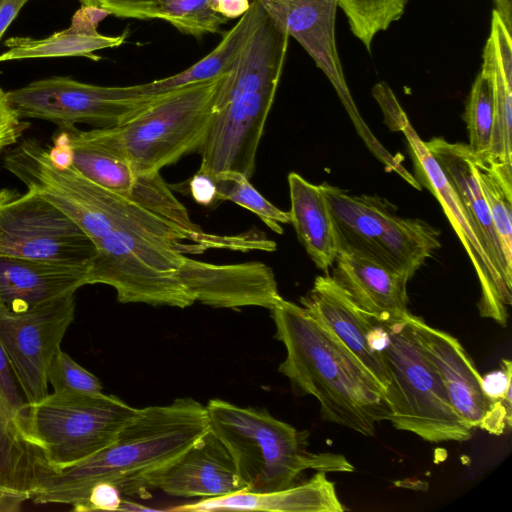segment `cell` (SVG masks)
Segmentation results:
<instances>
[{
	"label": "cell",
	"instance_id": "6da1fadb",
	"mask_svg": "<svg viewBox=\"0 0 512 512\" xmlns=\"http://www.w3.org/2000/svg\"><path fill=\"white\" fill-rule=\"evenodd\" d=\"M208 429L206 408L193 398L139 408L111 444L85 460L53 468L34 453L29 500L64 504L101 481L115 484L122 495L140 492L144 475L175 459Z\"/></svg>",
	"mask_w": 512,
	"mask_h": 512
},
{
	"label": "cell",
	"instance_id": "7a4b0ae2",
	"mask_svg": "<svg viewBox=\"0 0 512 512\" xmlns=\"http://www.w3.org/2000/svg\"><path fill=\"white\" fill-rule=\"evenodd\" d=\"M286 357L279 372L299 395L316 398L321 418L364 436L390 421L384 390L356 357L302 306L282 299L271 310Z\"/></svg>",
	"mask_w": 512,
	"mask_h": 512
},
{
	"label": "cell",
	"instance_id": "3957f363",
	"mask_svg": "<svg viewBox=\"0 0 512 512\" xmlns=\"http://www.w3.org/2000/svg\"><path fill=\"white\" fill-rule=\"evenodd\" d=\"M264 10V9H263ZM289 35L265 11L234 68L224 75L199 151V173L251 178L286 59Z\"/></svg>",
	"mask_w": 512,
	"mask_h": 512
},
{
	"label": "cell",
	"instance_id": "277c9868",
	"mask_svg": "<svg viewBox=\"0 0 512 512\" xmlns=\"http://www.w3.org/2000/svg\"><path fill=\"white\" fill-rule=\"evenodd\" d=\"M224 75L177 87L154 97L124 122L107 128H59L64 136L96 147L140 173H158L200 149Z\"/></svg>",
	"mask_w": 512,
	"mask_h": 512
},
{
	"label": "cell",
	"instance_id": "5b68a950",
	"mask_svg": "<svg viewBox=\"0 0 512 512\" xmlns=\"http://www.w3.org/2000/svg\"><path fill=\"white\" fill-rule=\"evenodd\" d=\"M205 408L209 429L230 452L247 491L289 488L306 470L354 471L342 454L308 451L306 433L265 409L244 408L221 399L210 400Z\"/></svg>",
	"mask_w": 512,
	"mask_h": 512
},
{
	"label": "cell",
	"instance_id": "8992f818",
	"mask_svg": "<svg viewBox=\"0 0 512 512\" xmlns=\"http://www.w3.org/2000/svg\"><path fill=\"white\" fill-rule=\"evenodd\" d=\"M382 322L387 341L381 355L390 380L385 397L390 405L392 425L433 443L470 439L472 429L453 409L417 335L413 315Z\"/></svg>",
	"mask_w": 512,
	"mask_h": 512
},
{
	"label": "cell",
	"instance_id": "52a82bcc",
	"mask_svg": "<svg viewBox=\"0 0 512 512\" xmlns=\"http://www.w3.org/2000/svg\"><path fill=\"white\" fill-rule=\"evenodd\" d=\"M327 201L338 253L361 257L411 278L440 248V231L420 219L403 218L386 199L351 195L319 185Z\"/></svg>",
	"mask_w": 512,
	"mask_h": 512
},
{
	"label": "cell",
	"instance_id": "ba28073f",
	"mask_svg": "<svg viewBox=\"0 0 512 512\" xmlns=\"http://www.w3.org/2000/svg\"><path fill=\"white\" fill-rule=\"evenodd\" d=\"M138 409L103 392H53L38 402H26L18 428L47 465L62 468L111 444Z\"/></svg>",
	"mask_w": 512,
	"mask_h": 512
},
{
	"label": "cell",
	"instance_id": "9c48e42d",
	"mask_svg": "<svg viewBox=\"0 0 512 512\" xmlns=\"http://www.w3.org/2000/svg\"><path fill=\"white\" fill-rule=\"evenodd\" d=\"M87 284L114 288L121 303L185 308L194 301L180 282L177 269L192 246L137 231L112 232L96 244Z\"/></svg>",
	"mask_w": 512,
	"mask_h": 512
},
{
	"label": "cell",
	"instance_id": "30bf717a",
	"mask_svg": "<svg viewBox=\"0 0 512 512\" xmlns=\"http://www.w3.org/2000/svg\"><path fill=\"white\" fill-rule=\"evenodd\" d=\"M95 254L92 239L53 204L0 189V256L89 267Z\"/></svg>",
	"mask_w": 512,
	"mask_h": 512
},
{
	"label": "cell",
	"instance_id": "8fae6325",
	"mask_svg": "<svg viewBox=\"0 0 512 512\" xmlns=\"http://www.w3.org/2000/svg\"><path fill=\"white\" fill-rule=\"evenodd\" d=\"M19 118L45 120L58 127L85 123L116 126L142 109L154 95H144L139 85L100 86L67 76L33 81L6 91Z\"/></svg>",
	"mask_w": 512,
	"mask_h": 512
},
{
	"label": "cell",
	"instance_id": "7c38bea8",
	"mask_svg": "<svg viewBox=\"0 0 512 512\" xmlns=\"http://www.w3.org/2000/svg\"><path fill=\"white\" fill-rule=\"evenodd\" d=\"M3 167L27 191L44 198L75 221L94 243L104 237L110 191L57 162L49 145L25 139L5 153Z\"/></svg>",
	"mask_w": 512,
	"mask_h": 512
},
{
	"label": "cell",
	"instance_id": "4fadbf2b",
	"mask_svg": "<svg viewBox=\"0 0 512 512\" xmlns=\"http://www.w3.org/2000/svg\"><path fill=\"white\" fill-rule=\"evenodd\" d=\"M75 294L11 310L0 306V344L27 403L48 393V366L75 315Z\"/></svg>",
	"mask_w": 512,
	"mask_h": 512
},
{
	"label": "cell",
	"instance_id": "5bb4252c",
	"mask_svg": "<svg viewBox=\"0 0 512 512\" xmlns=\"http://www.w3.org/2000/svg\"><path fill=\"white\" fill-rule=\"evenodd\" d=\"M401 131L409 144L415 179L438 200L471 260L480 284V299L477 304L480 316L493 319L506 327L508 307L512 302V287L496 268L456 192L408 118Z\"/></svg>",
	"mask_w": 512,
	"mask_h": 512
},
{
	"label": "cell",
	"instance_id": "9a60e30c",
	"mask_svg": "<svg viewBox=\"0 0 512 512\" xmlns=\"http://www.w3.org/2000/svg\"><path fill=\"white\" fill-rule=\"evenodd\" d=\"M264 11L293 37L333 85L357 128L365 127L340 62L335 20L337 0H259Z\"/></svg>",
	"mask_w": 512,
	"mask_h": 512
},
{
	"label": "cell",
	"instance_id": "2e32d148",
	"mask_svg": "<svg viewBox=\"0 0 512 512\" xmlns=\"http://www.w3.org/2000/svg\"><path fill=\"white\" fill-rule=\"evenodd\" d=\"M146 488L201 499L246 490L230 452L210 429L175 459L144 475L140 490Z\"/></svg>",
	"mask_w": 512,
	"mask_h": 512
},
{
	"label": "cell",
	"instance_id": "e0dca14e",
	"mask_svg": "<svg viewBox=\"0 0 512 512\" xmlns=\"http://www.w3.org/2000/svg\"><path fill=\"white\" fill-rule=\"evenodd\" d=\"M177 273L194 302L216 308L258 306L271 310L283 299L272 269L257 261L219 265L185 255Z\"/></svg>",
	"mask_w": 512,
	"mask_h": 512
},
{
	"label": "cell",
	"instance_id": "ac0fdd59",
	"mask_svg": "<svg viewBox=\"0 0 512 512\" xmlns=\"http://www.w3.org/2000/svg\"><path fill=\"white\" fill-rule=\"evenodd\" d=\"M300 303L356 357L386 393L389 375L382 355L370 345V315L357 307L327 273L316 277Z\"/></svg>",
	"mask_w": 512,
	"mask_h": 512
},
{
	"label": "cell",
	"instance_id": "d6986e66",
	"mask_svg": "<svg viewBox=\"0 0 512 512\" xmlns=\"http://www.w3.org/2000/svg\"><path fill=\"white\" fill-rule=\"evenodd\" d=\"M413 324L453 409L469 428H479L489 411L490 401L483 392L482 376L473 360L451 334L429 326L414 315Z\"/></svg>",
	"mask_w": 512,
	"mask_h": 512
},
{
	"label": "cell",
	"instance_id": "ffe728a7",
	"mask_svg": "<svg viewBox=\"0 0 512 512\" xmlns=\"http://www.w3.org/2000/svg\"><path fill=\"white\" fill-rule=\"evenodd\" d=\"M87 266L0 256V306L24 309L87 285Z\"/></svg>",
	"mask_w": 512,
	"mask_h": 512
},
{
	"label": "cell",
	"instance_id": "44dd1931",
	"mask_svg": "<svg viewBox=\"0 0 512 512\" xmlns=\"http://www.w3.org/2000/svg\"><path fill=\"white\" fill-rule=\"evenodd\" d=\"M334 263L331 277L362 311L382 321L410 315L407 275L345 253H338Z\"/></svg>",
	"mask_w": 512,
	"mask_h": 512
},
{
	"label": "cell",
	"instance_id": "7402d4cb",
	"mask_svg": "<svg viewBox=\"0 0 512 512\" xmlns=\"http://www.w3.org/2000/svg\"><path fill=\"white\" fill-rule=\"evenodd\" d=\"M424 144L456 192L496 268L512 287V267L503 255L468 144L451 143L441 137H434Z\"/></svg>",
	"mask_w": 512,
	"mask_h": 512
},
{
	"label": "cell",
	"instance_id": "603a6c76",
	"mask_svg": "<svg viewBox=\"0 0 512 512\" xmlns=\"http://www.w3.org/2000/svg\"><path fill=\"white\" fill-rule=\"evenodd\" d=\"M173 511L209 512L226 510L269 512H342L335 483L318 471L310 480L271 492L238 491L226 496L201 499L172 508Z\"/></svg>",
	"mask_w": 512,
	"mask_h": 512
},
{
	"label": "cell",
	"instance_id": "cb8c5ba5",
	"mask_svg": "<svg viewBox=\"0 0 512 512\" xmlns=\"http://www.w3.org/2000/svg\"><path fill=\"white\" fill-rule=\"evenodd\" d=\"M290 223L317 268L327 273L338 255L329 207L320 186L295 172L288 175Z\"/></svg>",
	"mask_w": 512,
	"mask_h": 512
},
{
	"label": "cell",
	"instance_id": "d4e9b609",
	"mask_svg": "<svg viewBox=\"0 0 512 512\" xmlns=\"http://www.w3.org/2000/svg\"><path fill=\"white\" fill-rule=\"evenodd\" d=\"M263 7L259 0H251L249 10L227 31L221 42L206 56L175 75L139 84L144 95H157L171 89L212 80L229 73L236 65L251 35L258 26Z\"/></svg>",
	"mask_w": 512,
	"mask_h": 512
},
{
	"label": "cell",
	"instance_id": "484cf974",
	"mask_svg": "<svg viewBox=\"0 0 512 512\" xmlns=\"http://www.w3.org/2000/svg\"><path fill=\"white\" fill-rule=\"evenodd\" d=\"M127 35V32L119 36H106L99 32L85 34L68 27L45 38L13 36L4 42L8 49L0 54V63L57 57H86L97 61L100 58L94 54L96 51L122 45Z\"/></svg>",
	"mask_w": 512,
	"mask_h": 512
},
{
	"label": "cell",
	"instance_id": "4316f807",
	"mask_svg": "<svg viewBox=\"0 0 512 512\" xmlns=\"http://www.w3.org/2000/svg\"><path fill=\"white\" fill-rule=\"evenodd\" d=\"M482 56L481 71L492 84L495 103L490 149L487 158L483 160L512 168V79L502 73L490 37L485 43Z\"/></svg>",
	"mask_w": 512,
	"mask_h": 512
},
{
	"label": "cell",
	"instance_id": "83f0119b",
	"mask_svg": "<svg viewBox=\"0 0 512 512\" xmlns=\"http://www.w3.org/2000/svg\"><path fill=\"white\" fill-rule=\"evenodd\" d=\"M475 173L507 264L512 267V168L473 155Z\"/></svg>",
	"mask_w": 512,
	"mask_h": 512
},
{
	"label": "cell",
	"instance_id": "f1b7e54d",
	"mask_svg": "<svg viewBox=\"0 0 512 512\" xmlns=\"http://www.w3.org/2000/svg\"><path fill=\"white\" fill-rule=\"evenodd\" d=\"M208 176L214 181L217 201L229 200L246 208L277 234L283 233V224L290 223L289 213L268 201L243 174L226 171Z\"/></svg>",
	"mask_w": 512,
	"mask_h": 512
},
{
	"label": "cell",
	"instance_id": "f546056e",
	"mask_svg": "<svg viewBox=\"0 0 512 512\" xmlns=\"http://www.w3.org/2000/svg\"><path fill=\"white\" fill-rule=\"evenodd\" d=\"M351 32L368 51L374 37L404 14L408 0H337Z\"/></svg>",
	"mask_w": 512,
	"mask_h": 512
},
{
	"label": "cell",
	"instance_id": "4dcf8cb0",
	"mask_svg": "<svg viewBox=\"0 0 512 512\" xmlns=\"http://www.w3.org/2000/svg\"><path fill=\"white\" fill-rule=\"evenodd\" d=\"M157 19L195 38L218 33L228 21L216 11V0H157Z\"/></svg>",
	"mask_w": 512,
	"mask_h": 512
},
{
	"label": "cell",
	"instance_id": "1f68e13d",
	"mask_svg": "<svg viewBox=\"0 0 512 512\" xmlns=\"http://www.w3.org/2000/svg\"><path fill=\"white\" fill-rule=\"evenodd\" d=\"M495 103L492 84L480 71L472 84L464 113L469 143L473 155L486 159L489 153L494 123Z\"/></svg>",
	"mask_w": 512,
	"mask_h": 512
},
{
	"label": "cell",
	"instance_id": "d6a6232c",
	"mask_svg": "<svg viewBox=\"0 0 512 512\" xmlns=\"http://www.w3.org/2000/svg\"><path fill=\"white\" fill-rule=\"evenodd\" d=\"M47 379L53 391L57 393H102V385L98 378L61 349L48 366Z\"/></svg>",
	"mask_w": 512,
	"mask_h": 512
},
{
	"label": "cell",
	"instance_id": "836d02e7",
	"mask_svg": "<svg viewBox=\"0 0 512 512\" xmlns=\"http://www.w3.org/2000/svg\"><path fill=\"white\" fill-rule=\"evenodd\" d=\"M26 401L0 344V410L19 424Z\"/></svg>",
	"mask_w": 512,
	"mask_h": 512
},
{
	"label": "cell",
	"instance_id": "e575fe53",
	"mask_svg": "<svg viewBox=\"0 0 512 512\" xmlns=\"http://www.w3.org/2000/svg\"><path fill=\"white\" fill-rule=\"evenodd\" d=\"M29 123L17 115L11 107L6 91L0 87V154L18 143Z\"/></svg>",
	"mask_w": 512,
	"mask_h": 512
},
{
	"label": "cell",
	"instance_id": "d590c367",
	"mask_svg": "<svg viewBox=\"0 0 512 512\" xmlns=\"http://www.w3.org/2000/svg\"><path fill=\"white\" fill-rule=\"evenodd\" d=\"M100 6L116 17L157 19V0H101Z\"/></svg>",
	"mask_w": 512,
	"mask_h": 512
},
{
	"label": "cell",
	"instance_id": "8d00e7d4",
	"mask_svg": "<svg viewBox=\"0 0 512 512\" xmlns=\"http://www.w3.org/2000/svg\"><path fill=\"white\" fill-rule=\"evenodd\" d=\"M512 364L508 359L501 361V369L482 376V389L489 401L510 400Z\"/></svg>",
	"mask_w": 512,
	"mask_h": 512
},
{
	"label": "cell",
	"instance_id": "74e56055",
	"mask_svg": "<svg viewBox=\"0 0 512 512\" xmlns=\"http://www.w3.org/2000/svg\"><path fill=\"white\" fill-rule=\"evenodd\" d=\"M372 94L383 111L385 123L391 130L400 131L407 115L389 85L386 82L377 83Z\"/></svg>",
	"mask_w": 512,
	"mask_h": 512
},
{
	"label": "cell",
	"instance_id": "f35d334b",
	"mask_svg": "<svg viewBox=\"0 0 512 512\" xmlns=\"http://www.w3.org/2000/svg\"><path fill=\"white\" fill-rule=\"evenodd\" d=\"M108 15L110 12L101 6L81 5L72 16L69 28L85 34L97 33L99 23Z\"/></svg>",
	"mask_w": 512,
	"mask_h": 512
},
{
	"label": "cell",
	"instance_id": "ab89813d",
	"mask_svg": "<svg viewBox=\"0 0 512 512\" xmlns=\"http://www.w3.org/2000/svg\"><path fill=\"white\" fill-rule=\"evenodd\" d=\"M190 192L194 200L201 205H211L217 202L216 187L212 178L197 172L190 181Z\"/></svg>",
	"mask_w": 512,
	"mask_h": 512
},
{
	"label": "cell",
	"instance_id": "60d3db41",
	"mask_svg": "<svg viewBox=\"0 0 512 512\" xmlns=\"http://www.w3.org/2000/svg\"><path fill=\"white\" fill-rule=\"evenodd\" d=\"M28 0H0V40Z\"/></svg>",
	"mask_w": 512,
	"mask_h": 512
},
{
	"label": "cell",
	"instance_id": "b9f144b4",
	"mask_svg": "<svg viewBox=\"0 0 512 512\" xmlns=\"http://www.w3.org/2000/svg\"><path fill=\"white\" fill-rule=\"evenodd\" d=\"M250 0H216V11L226 19L243 16L250 8Z\"/></svg>",
	"mask_w": 512,
	"mask_h": 512
},
{
	"label": "cell",
	"instance_id": "7bdbcfd3",
	"mask_svg": "<svg viewBox=\"0 0 512 512\" xmlns=\"http://www.w3.org/2000/svg\"><path fill=\"white\" fill-rule=\"evenodd\" d=\"M27 500H29V497L25 493L12 490L0 492V512L19 511Z\"/></svg>",
	"mask_w": 512,
	"mask_h": 512
},
{
	"label": "cell",
	"instance_id": "ee69618b",
	"mask_svg": "<svg viewBox=\"0 0 512 512\" xmlns=\"http://www.w3.org/2000/svg\"><path fill=\"white\" fill-rule=\"evenodd\" d=\"M499 16L503 20L506 28L512 32V0H495Z\"/></svg>",
	"mask_w": 512,
	"mask_h": 512
},
{
	"label": "cell",
	"instance_id": "f6af8a7d",
	"mask_svg": "<svg viewBox=\"0 0 512 512\" xmlns=\"http://www.w3.org/2000/svg\"><path fill=\"white\" fill-rule=\"evenodd\" d=\"M81 5H94V6H100L101 0H78Z\"/></svg>",
	"mask_w": 512,
	"mask_h": 512
},
{
	"label": "cell",
	"instance_id": "bcb514c9",
	"mask_svg": "<svg viewBox=\"0 0 512 512\" xmlns=\"http://www.w3.org/2000/svg\"><path fill=\"white\" fill-rule=\"evenodd\" d=\"M7 490H9V489H5V488H3V487H0V492H4V491H7ZM12 491H13V490H12ZM17 492H18V491H17Z\"/></svg>",
	"mask_w": 512,
	"mask_h": 512
}]
</instances>
